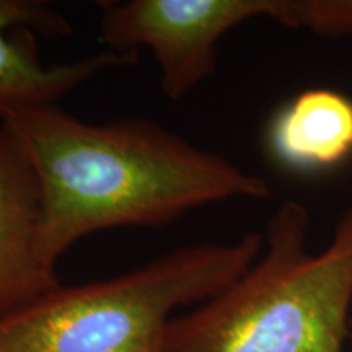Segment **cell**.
I'll list each match as a JSON object with an SVG mask.
<instances>
[{
    "label": "cell",
    "instance_id": "1",
    "mask_svg": "<svg viewBox=\"0 0 352 352\" xmlns=\"http://www.w3.org/2000/svg\"><path fill=\"white\" fill-rule=\"evenodd\" d=\"M0 126L36 179L38 250L52 267L91 233L164 227L202 206L271 196L258 175L151 120L87 122L50 104Z\"/></svg>",
    "mask_w": 352,
    "mask_h": 352
},
{
    "label": "cell",
    "instance_id": "2",
    "mask_svg": "<svg viewBox=\"0 0 352 352\" xmlns=\"http://www.w3.org/2000/svg\"><path fill=\"white\" fill-rule=\"evenodd\" d=\"M310 214L284 201L239 279L171 320L166 352H344L351 336L352 201L318 253Z\"/></svg>",
    "mask_w": 352,
    "mask_h": 352
},
{
    "label": "cell",
    "instance_id": "3",
    "mask_svg": "<svg viewBox=\"0 0 352 352\" xmlns=\"http://www.w3.org/2000/svg\"><path fill=\"white\" fill-rule=\"evenodd\" d=\"M264 235L162 254L108 279L59 284L0 318V352H166L178 308L196 307L250 270Z\"/></svg>",
    "mask_w": 352,
    "mask_h": 352
},
{
    "label": "cell",
    "instance_id": "4",
    "mask_svg": "<svg viewBox=\"0 0 352 352\" xmlns=\"http://www.w3.org/2000/svg\"><path fill=\"white\" fill-rule=\"evenodd\" d=\"M107 50H147L160 67L162 94L182 100L217 69V44L245 21L266 16L292 30L333 38L342 23L338 0H127L100 3Z\"/></svg>",
    "mask_w": 352,
    "mask_h": 352
},
{
    "label": "cell",
    "instance_id": "5",
    "mask_svg": "<svg viewBox=\"0 0 352 352\" xmlns=\"http://www.w3.org/2000/svg\"><path fill=\"white\" fill-rule=\"evenodd\" d=\"M67 19L38 0H0V122L25 109L50 107L109 69L131 67L139 54L103 50L46 65L33 34L67 36Z\"/></svg>",
    "mask_w": 352,
    "mask_h": 352
},
{
    "label": "cell",
    "instance_id": "6",
    "mask_svg": "<svg viewBox=\"0 0 352 352\" xmlns=\"http://www.w3.org/2000/svg\"><path fill=\"white\" fill-rule=\"evenodd\" d=\"M39 192L23 152L0 126V318L60 284L38 250Z\"/></svg>",
    "mask_w": 352,
    "mask_h": 352
},
{
    "label": "cell",
    "instance_id": "7",
    "mask_svg": "<svg viewBox=\"0 0 352 352\" xmlns=\"http://www.w3.org/2000/svg\"><path fill=\"white\" fill-rule=\"evenodd\" d=\"M271 152L297 171H321L352 155V100L329 88H310L271 121Z\"/></svg>",
    "mask_w": 352,
    "mask_h": 352
},
{
    "label": "cell",
    "instance_id": "8",
    "mask_svg": "<svg viewBox=\"0 0 352 352\" xmlns=\"http://www.w3.org/2000/svg\"><path fill=\"white\" fill-rule=\"evenodd\" d=\"M351 336H352V321H351Z\"/></svg>",
    "mask_w": 352,
    "mask_h": 352
}]
</instances>
